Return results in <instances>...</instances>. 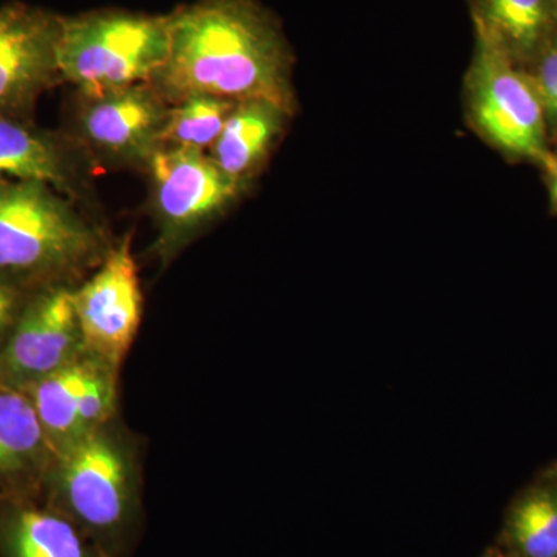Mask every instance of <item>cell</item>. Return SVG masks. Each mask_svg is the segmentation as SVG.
Wrapping results in <instances>:
<instances>
[{"label": "cell", "mask_w": 557, "mask_h": 557, "mask_svg": "<svg viewBox=\"0 0 557 557\" xmlns=\"http://www.w3.org/2000/svg\"><path fill=\"white\" fill-rule=\"evenodd\" d=\"M556 2H557V0H556Z\"/></svg>", "instance_id": "cell-24"}, {"label": "cell", "mask_w": 557, "mask_h": 557, "mask_svg": "<svg viewBox=\"0 0 557 557\" xmlns=\"http://www.w3.org/2000/svg\"><path fill=\"white\" fill-rule=\"evenodd\" d=\"M0 557H108L42 498L0 494Z\"/></svg>", "instance_id": "cell-13"}, {"label": "cell", "mask_w": 557, "mask_h": 557, "mask_svg": "<svg viewBox=\"0 0 557 557\" xmlns=\"http://www.w3.org/2000/svg\"><path fill=\"white\" fill-rule=\"evenodd\" d=\"M530 81L531 86L536 90L539 100L542 101V106L545 108L549 98L557 90V38L549 39L547 46L542 49L536 75Z\"/></svg>", "instance_id": "cell-20"}, {"label": "cell", "mask_w": 557, "mask_h": 557, "mask_svg": "<svg viewBox=\"0 0 557 557\" xmlns=\"http://www.w3.org/2000/svg\"><path fill=\"white\" fill-rule=\"evenodd\" d=\"M61 16L22 2L0 5V115L30 119L40 95L62 83Z\"/></svg>", "instance_id": "cell-11"}, {"label": "cell", "mask_w": 557, "mask_h": 557, "mask_svg": "<svg viewBox=\"0 0 557 557\" xmlns=\"http://www.w3.org/2000/svg\"><path fill=\"white\" fill-rule=\"evenodd\" d=\"M478 32L512 60L544 49L557 20L556 0H474Z\"/></svg>", "instance_id": "cell-17"}, {"label": "cell", "mask_w": 557, "mask_h": 557, "mask_svg": "<svg viewBox=\"0 0 557 557\" xmlns=\"http://www.w3.org/2000/svg\"><path fill=\"white\" fill-rule=\"evenodd\" d=\"M75 146L30 119L0 115V180L46 183L72 199L79 188Z\"/></svg>", "instance_id": "cell-14"}, {"label": "cell", "mask_w": 557, "mask_h": 557, "mask_svg": "<svg viewBox=\"0 0 557 557\" xmlns=\"http://www.w3.org/2000/svg\"><path fill=\"white\" fill-rule=\"evenodd\" d=\"M131 245V236L124 237L106 252L97 273L72 289L87 354L116 370L141 324L143 295Z\"/></svg>", "instance_id": "cell-7"}, {"label": "cell", "mask_w": 557, "mask_h": 557, "mask_svg": "<svg viewBox=\"0 0 557 557\" xmlns=\"http://www.w3.org/2000/svg\"><path fill=\"white\" fill-rule=\"evenodd\" d=\"M54 458L28 395L0 384V494L40 497Z\"/></svg>", "instance_id": "cell-12"}, {"label": "cell", "mask_w": 557, "mask_h": 557, "mask_svg": "<svg viewBox=\"0 0 557 557\" xmlns=\"http://www.w3.org/2000/svg\"><path fill=\"white\" fill-rule=\"evenodd\" d=\"M545 116H548V120L557 121V90L547 104H545Z\"/></svg>", "instance_id": "cell-22"}, {"label": "cell", "mask_w": 557, "mask_h": 557, "mask_svg": "<svg viewBox=\"0 0 557 557\" xmlns=\"http://www.w3.org/2000/svg\"><path fill=\"white\" fill-rule=\"evenodd\" d=\"M493 545L508 557H557V460L512 496Z\"/></svg>", "instance_id": "cell-15"}, {"label": "cell", "mask_w": 557, "mask_h": 557, "mask_svg": "<svg viewBox=\"0 0 557 557\" xmlns=\"http://www.w3.org/2000/svg\"><path fill=\"white\" fill-rule=\"evenodd\" d=\"M234 106L236 102L207 95H194L170 106L161 146L208 153L222 134Z\"/></svg>", "instance_id": "cell-18"}, {"label": "cell", "mask_w": 557, "mask_h": 557, "mask_svg": "<svg viewBox=\"0 0 557 557\" xmlns=\"http://www.w3.org/2000/svg\"><path fill=\"white\" fill-rule=\"evenodd\" d=\"M170 51L150 79L168 104L194 95L269 101L289 113L292 54L269 11L255 0H199L168 14Z\"/></svg>", "instance_id": "cell-1"}, {"label": "cell", "mask_w": 557, "mask_h": 557, "mask_svg": "<svg viewBox=\"0 0 557 557\" xmlns=\"http://www.w3.org/2000/svg\"><path fill=\"white\" fill-rule=\"evenodd\" d=\"M108 557H129L143 527L137 450L115 420L57 454L40 497Z\"/></svg>", "instance_id": "cell-2"}, {"label": "cell", "mask_w": 557, "mask_h": 557, "mask_svg": "<svg viewBox=\"0 0 557 557\" xmlns=\"http://www.w3.org/2000/svg\"><path fill=\"white\" fill-rule=\"evenodd\" d=\"M549 171V190H552L553 203L557 208V157L548 156L544 161Z\"/></svg>", "instance_id": "cell-21"}, {"label": "cell", "mask_w": 557, "mask_h": 557, "mask_svg": "<svg viewBox=\"0 0 557 557\" xmlns=\"http://www.w3.org/2000/svg\"><path fill=\"white\" fill-rule=\"evenodd\" d=\"M36 289L0 274V350L9 341L17 319Z\"/></svg>", "instance_id": "cell-19"}, {"label": "cell", "mask_w": 557, "mask_h": 557, "mask_svg": "<svg viewBox=\"0 0 557 557\" xmlns=\"http://www.w3.org/2000/svg\"><path fill=\"white\" fill-rule=\"evenodd\" d=\"M287 112L269 101L236 102L222 134L209 150L212 161L240 186L265 160Z\"/></svg>", "instance_id": "cell-16"}, {"label": "cell", "mask_w": 557, "mask_h": 557, "mask_svg": "<svg viewBox=\"0 0 557 557\" xmlns=\"http://www.w3.org/2000/svg\"><path fill=\"white\" fill-rule=\"evenodd\" d=\"M170 51L166 16L126 10H97L61 16L58 70L79 97L150 83Z\"/></svg>", "instance_id": "cell-4"}, {"label": "cell", "mask_w": 557, "mask_h": 557, "mask_svg": "<svg viewBox=\"0 0 557 557\" xmlns=\"http://www.w3.org/2000/svg\"><path fill=\"white\" fill-rule=\"evenodd\" d=\"M72 284L38 288L0 350V384L27 388L87 354Z\"/></svg>", "instance_id": "cell-8"}, {"label": "cell", "mask_w": 557, "mask_h": 557, "mask_svg": "<svg viewBox=\"0 0 557 557\" xmlns=\"http://www.w3.org/2000/svg\"><path fill=\"white\" fill-rule=\"evenodd\" d=\"M120 370L84 355L24 388L54 453L108 426L119 408Z\"/></svg>", "instance_id": "cell-10"}, {"label": "cell", "mask_w": 557, "mask_h": 557, "mask_svg": "<svg viewBox=\"0 0 557 557\" xmlns=\"http://www.w3.org/2000/svg\"><path fill=\"white\" fill-rule=\"evenodd\" d=\"M479 557H508L507 555H504V553L498 552L494 545H491V547H487L485 552L482 553Z\"/></svg>", "instance_id": "cell-23"}, {"label": "cell", "mask_w": 557, "mask_h": 557, "mask_svg": "<svg viewBox=\"0 0 557 557\" xmlns=\"http://www.w3.org/2000/svg\"><path fill=\"white\" fill-rule=\"evenodd\" d=\"M469 106L480 134L511 156L545 161L544 106L515 60L478 32L469 72Z\"/></svg>", "instance_id": "cell-6"}, {"label": "cell", "mask_w": 557, "mask_h": 557, "mask_svg": "<svg viewBox=\"0 0 557 557\" xmlns=\"http://www.w3.org/2000/svg\"><path fill=\"white\" fill-rule=\"evenodd\" d=\"M168 112L170 104L149 83L79 97L75 145L106 163L145 168L161 146Z\"/></svg>", "instance_id": "cell-9"}, {"label": "cell", "mask_w": 557, "mask_h": 557, "mask_svg": "<svg viewBox=\"0 0 557 557\" xmlns=\"http://www.w3.org/2000/svg\"><path fill=\"white\" fill-rule=\"evenodd\" d=\"M100 231L87 222L67 197L40 182L0 180V274L38 289L72 284L100 263Z\"/></svg>", "instance_id": "cell-3"}, {"label": "cell", "mask_w": 557, "mask_h": 557, "mask_svg": "<svg viewBox=\"0 0 557 557\" xmlns=\"http://www.w3.org/2000/svg\"><path fill=\"white\" fill-rule=\"evenodd\" d=\"M145 170L157 225L152 252L164 263L222 215L242 190L239 183L200 150L161 146Z\"/></svg>", "instance_id": "cell-5"}]
</instances>
